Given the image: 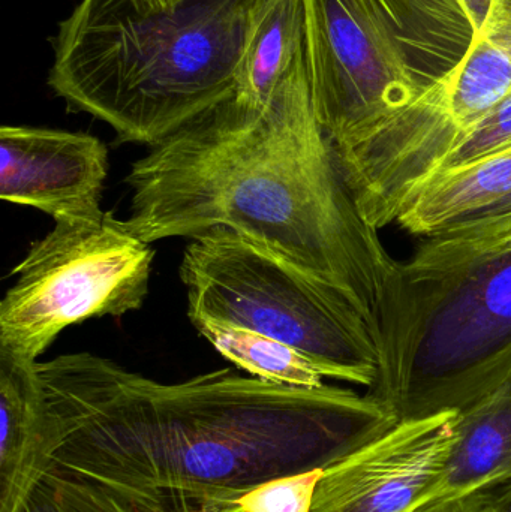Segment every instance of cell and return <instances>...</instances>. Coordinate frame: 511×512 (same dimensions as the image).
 I'll return each mask as SVG.
<instances>
[{
  "instance_id": "1",
  "label": "cell",
  "mask_w": 511,
  "mask_h": 512,
  "mask_svg": "<svg viewBox=\"0 0 511 512\" xmlns=\"http://www.w3.org/2000/svg\"><path fill=\"white\" fill-rule=\"evenodd\" d=\"M50 468L128 512H195L276 478L324 471L398 423L350 388L273 384L233 369L177 384L90 352L36 364Z\"/></svg>"
},
{
  "instance_id": "2",
  "label": "cell",
  "mask_w": 511,
  "mask_h": 512,
  "mask_svg": "<svg viewBox=\"0 0 511 512\" xmlns=\"http://www.w3.org/2000/svg\"><path fill=\"white\" fill-rule=\"evenodd\" d=\"M123 225L143 242L224 227L341 295L374 334L398 259L363 218L312 99L311 68L266 102L237 96L138 159Z\"/></svg>"
},
{
  "instance_id": "3",
  "label": "cell",
  "mask_w": 511,
  "mask_h": 512,
  "mask_svg": "<svg viewBox=\"0 0 511 512\" xmlns=\"http://www.w3.org/2000/svg\"><path fill=\"white\" fill-rule=\"evenodd\" d=\"M276 0H81L59 24L48 86L69 111L153 147L236 92L237 72Z\"/></svg>"
},
{
  "instance_id": "4",
  "label": "cell",
  "mask_w": 511,
  "mask_h": 512,
  "mask_svg": "<svg viewBox=\"0 0 511 512\" xmlns=\"http://www.w3.org/2000/svg\"><path fill=\"white\" fill-rule=\"evenodd\" d=\"M399 261L368 390L416 420L461 411L511 376V219H459Z\"/></svg>"
},
{
  "instance_id": "5",
  "label": "cell",
  "mask_w": 511,
  "mask_h": 512,
  "mask_svg": "<svg viewBox=\"0 0 511 512\" xmlns=\"http://www.w3.org/2000/svg\"><path fill=\"white\" fill-rule=\"evenodd\" d=\"M312 99L335 150L368 137L467 56L459 0H305Z\"/></svg>"
},
{
  "instance_id": "6",
  "label": "cell",
  "mask_w": 511,
  "mask_h": 512,
  "mask_svg": "<svg viewBox=\"0 0 511 512\" xmlns=\"http://www.w3.org/2000/svg\"><path fill=\"white\" fill-rule=\"evenodd\" d=\"M179 273L189 319L255 331L311 358L333 381L374 387L380 352L366 322L333 289L242 234L218 227L194 237Z\"/></svg>"
},
{
  "instance_id": "7",
  "label": "cell",
  "mask_w": 511,
  "mask_h": 512,
  "mask_svg": "<svg viewBox=\"0 0 511 512\" xmlns=\"http://www.w3.org/2000/svg\"><path fill=\"white\" fill-rule=\"evenodd\" d=\"M511 93V0H497L458 66L410 107L357 143L336 150L369 225H395L414 192Z\"/></svg>"
},
{
  "instance_id": "8",
  "label": "cell",
  "mask_w": 511,
  "mask_h": 512,
  "mask_svg": "<svg viewBox=\"0 0 511 512\" xmlns=\"http://www.w3.org/2000/svg\"><path fill=\"white\" fill-rule=\"evenodd\" d=\"M155 252L105 212L68 219L33 243L0 303V351L38 361L65 328L140 309Z\"/></svg>"
},
{
  "instance_id": "9",
  "label": "cell",
  "mask_w": 511,
  "mask_h": 512,
  "mask_svg": "<svg viewBox=\"0 0 511 512\" xmlns=\"http://www.w3.org/2000/svg\"><path fill=\"white\" fill-rule=\"evenodd\" d=\"M459 411L398 421L324 469L311 512H413L435 501Z\"/></svg>"
},
{
  "instance_id": "10",
  "label": "cell",
  "mask_w": 511,
  "mask_h": 512,
  "mask_svg": "<svg viewBox=\"0 0 511 512\" xmlns=\"http://www.w3.org/2000/svg\"><path fill=\"white\" fill-rule=\"evenodd\" d=\"M108 149L83 132L32 126L0 129V198L54 222L99 219Z\"/></svg>"
},
{
  "instance_id": "11",
  "label": "cell",
  "mask_w": 511,
  "mask_h": 512,
  "mask_svg": "<svg viewBox=\"0 0 511 512\" xmlns=\"http://www.w3.org/2000/svg\"><path fill=\"white\" fill-rule=\"evenodd\" d=\"M38 361L0 351V512H18L48 471Z\"/></svg>"
},
{
  "instance_id": "12",
  "label": "cell",
  "mask_w": 511,
  "mask_h": 512,
  "mask_svg": "<svg viewBox=\"0 0 511 512\" xmlns=\"http://www.w3.org/2000/svg\"><path fill=\"white\" fill-rule=\"evenodd\" d=\"M511 481V376L459 411L458 435L437 499L476 495Z\"/></svg>"
},
{
  "instance_id": "13",
  "label": "cell",
  "mask_w": 511,
  "mask_h": 512,
  "mask_svg": "<svg viewBox=\"0 0 511 512\" xmlns=\"http://www.w3.org/2000/svg\"><path fill=\"white\" fill-rule=\"evenodd\" d=\"M509 194L511 143L486 158L432 177L414 192L395 225L411 236L426 237Z\"/></svg>"
},
{
  "instance_id": "14",
  "label": "cell",
  "mask_w": 511,
  "mask_h": 512,
  "mask_svg": "<svg viewBox=\"0 0 511 512\" xmlns=\"http://www.w3.org/2000/svg\"><path fill=\"white\" fill-rule=\"evenodd\" d=\"M308 63L305 0H276L246 50L234 96L243 101L266 102L279 84Z\"/></svg>"
},
{
  "instance_id": "15",
  "label": "cell",
  "mask_w": 511,
  "mask_h": 512,
  "mask_svg": "<svg viewBox=\"0 0 511 512\" xmlns=\"http://www.w3.org/2000/svg\"><path fill=\"white\" fill-rule=\"evenodd\" d=\"M189 321L222 357L254 378L300 388H320L330 379L311 358L255 331L207 318Z\"/></svg>"
},
{
  "instance_id": "16",
  "label": "cell",
  "mask_w": 511,
  "mask_h": 512,
  "mask_svg": "<svg viewBox=\"0 0 511 512\" xmlns=\"http://www.w3.org/2000/svg\"><path fill=\"white\" fill-rule=\"evenodd\" d=\"M18 512H128L98 487L48 469Z\"/></svg>"
},
{
  "instance_id": "17",
  "label": "cell",
  "mask_w": 511,
  "mask_h": 512,
  "mask_svg": "<svg viewBox=\"0 0 511 512\" xmlns=\"http://www.w3.org/2000/svg\"><path fill=\"white\" fill-rule=\"evenodd\" d=\"M321 474L323 471H311L276 478L236 499L248 512H311Z\"/></svg>"
},
{
  "instance_id": "18",
  "label": "cell",
  "mask_w": 511,
  "mask_h": 512,
  "mask_svg": "<svg viewBox=\"0 0 511 512\" xmlns=\"http://www.w3.org/2000/svg\"><path fill=\"white\" fill-rule=\"evenodd\" d=\"M510 143L511 93L497 107L492 108L483 117L482 122L470 132V135L447 156L437 174L456 170V168L464 167V165L471 164V162L479 161V159L486 158L491 153L509 146Z\"/></svg>"
},
{
  "instance_id": "19",
  "label": "cell",
  "mask_w": 511,
  "mask_h": 512,
  "mask_svg": "<svg viewBox=\"0 0 511 512\" xmlns=\"http://www.w3.org/2000/svg\"><path fill=\"white\" fill-rule=\"evenodd\" d=\"M413 512H488L483 504L480 493L461 498L437 499L428 502Z\"/></svg>"
},
{
  "instance_id": "20",
  "label": "cell",
  "mask_w": 511,
  "mask_h": 512,
  "mask_svg": "<svg viewBox=\"0 0 511 512\" xmlns=\"http://www.w3.org/2000/svg\"><path fill=\"white\" fill-rule=\"evenodd\" d=\"M488 512H511V481L480 493Z\"/></svg>"
},
{
  "instance_id": "21",
  "label": "cell",
  "mask_w": 511,
  "mask_h": 512,
  "mask_svg": "<svg viewBox=\"0 0 511 512\" xmlns=\"http://www.w3.org/2000/svg\"><path fill=\"white\" fill-rule=\"evenodd\" d=\"M459 2L462 3L465 11H467L468 17H470L477 35V33L482 32L486 21L491 17L497 0H459Z\"/></svg>"
},
{
  "instance_id": "22",
  "label": "cell",
  "mask_w": 511,
  "mask_h": 512,
  "mask_svg": "<svg viewBox=\"0 0 511 512\" xmlns=\"http://www.w3.org/2000/svg\"><path fill=\"white\" fill-rule=\"evenodd\" d=\"M236 498L237 496H234V498L209 502V504L203 505L195 512H248L237 502Z\"/></svg>"
},
{
  "instance_id": "23",
  "label": "cell",
  "mask_w": 511,
  "mask_h": 512,
  "mask_svg": "<svg viewBox=\"0 0 511 512\" xmlns=\"http://www.w3.org/2000/svg\"><path fill=\"white\" fill-rule=\"evenodd\" d=\"M182 0H132L135 8L140 11L159 12L173 9L174 6L179 5Z\"/></svg>"
}]
</instances>
